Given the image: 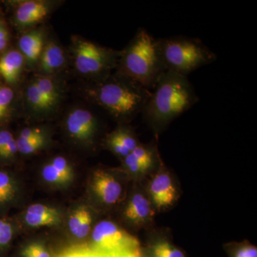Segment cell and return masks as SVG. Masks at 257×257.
<instances>
[{"label": "cell", "instance_id": "1", "mask_svg": "<svg viewBox=\"0 0 257 257\" xmlns=\"http://www.w3.org/2000/svg\"><path fill=\"white\" fill-rule=\"evenodd\" d=\"M198 101L197 93L187 77L167 71L151 92L142 114L157 137Z\"/></svg>", "mask_w": 257, "mask_h": 257}, {"label": "cell", "instance_id": "2", "mask_svg": "<svg viewBox=\"0 0 257 257\" xmlns=\"http://www.w3.org/2000/svg\"><path fill=\"white\" fill-rule=\"evenodd\" d=\"M120 74L153 90L166 69L161 58L157 40L146 30L140 29L121 55Z\"/></svg>", "mask_w": 257, "mask_h": 257}, {"label": "cell", "instance_id": "3", "mask_svg": "<svg viewBox=\"0 0 257 257\" xmlns=\"http://www.w3.org/2000/svg\"><path fill=\"white\" fill-rule=\"evenodd\" d=\"M122 76V79L101 82L92 94L96 101L116 119L128 120L143 112L152 91Z\"/></svg>", "mask_w": 257, "mask_h": 257}, {"label": "cell", "instance_id": "4", "mask_svg": "<svg viewBox=\"0 0 257 257\" xmlns=\"http://www.w3.org/2000/svg\"><path fill=\"white\" fill-rule=\"evenodd\" d=\"M157 40L166 71L185 77L196 69L215 62L217 58L199 39L176 36Z\"/></svg>", "mask_w": 257, "mask_h": 257}, {"label": "cell", "instance_id": "5", "mask_svg": "<svg viewBox=\"0 0 257 257\" xmlns=\"http://www.w3.org/2000/svg\"><path fill=\"white\" fill-rule=\"evenodd\" d=\"M91 246L100 252L114 254L141 250L140 241L113 221L103 220L94 226Z\"/></svg>", "mask_w": 257, "mask_h": 257}, {"label": "cell", "instance_id": "6", "mask_svg": "<svg viewBox=\"0 0 257 257\" xmlns=\"http://www.w3.org/2000/svg\"><path fill=\"white\" fill-rule=\"evenodd\" d=\"M150 175L145 189L155 211L170 209L179 198L178 189L172 174L161 160L160 165Z\"/></svg>", "mask_w": 257, "mask_h": 257}, {"label": "cell", "instance_id": "7", "mask_svg": "<svg viewBox=\"0 0 257 257\" xmlns=\"http://www.w3.org/2000/svg\"><path fill=\"white\" fill-rule=\"evenodd\" d=\"M115 54L89 41L79 42L75 49V65L83 74H105L114 65Z\"/></svg>", "mask_w": 257, "mask_h": 257}, {"label": "cell", "instance_id": "8", "mask_svg": "<svg viewBox=\"0 0 257 257\" xmlns=\"http://www.w3.org/2000/svg\"><path fill=\"white\" fill-rule=\"evenodd\" d=\"M155 214L156 211L145 188L134 191L123 211L124 220L137 229L152 226Z\"/></svg>", "mask_w": 257, "mask_h": 257}, {"label": "cell", "instance_id": "9", "mask_svg": "<svg viewBox=\"0 0 257 257\" xmlns=\"http://www.w3.org/2000/svg\"><path fill=\"white\" fill-rule=\"evenodd\" d=\"M91 189L96 199L106 207L119 204L124 194V189L118 179L102 169H98L93 173Z\"/></svg>", "mask_w": 257, "mask_h": 257}, {"label": "cell", "instance_id": "10", "mask_svg": "<svg viewBox=\"0 0 257 257\" xmlns=\"http://www.w3.org/2000/svg\"><path fill=\"white\" fill-rule=\"evenodd\" d=\"M66 125L70 136L83 143L92 141L97 130L95 116L89 110L84 109L71 111L67 116Z\"/></svg>", "mask_w": 257, "mask_h": 257}, {"label": "cell", "instance_id": "11", "mask_svg": "<svg viewBox=\"0 0 257 257\" xmlns=\"http://www.w3.org/2000/svg\"><path fill=\"white\" fill-rule=\"evenodd\" d=\"M142 257H187L185 252L175 245L169 235L162 231H153L149 235Z\"/></svg>", "mask_w": 257, "mask_h": 257}, {"label": "cell", "instance_id": "12", "mask_svg": "<svg viewBox=\"0 0 257 257\" xmlns=\"http://www.w3.org/2000/svg\"><path fill=\"white\" fill-rule=\"evenodd\" d=\"M48 12V5L44 2L25 1L17 8L15 18L20 25L28 26L43 20Z\"/></svg>", "mask_w": 257, "mask_h": 257}, {"label": "cell", "instance_id": "13", "mask_svg": "<svg viewBox=\"0 0 257 257\" xmlns=\"http://www.w3.org/2000/svg\"><path fill=\"white\" fill-rule=\"evenodd\" d=\"M24 57L21 52L12 50L0 59V75L9 84H15L21 73Z\"/></svg>", "mask_w": 257, "mask_h": 257}, {"label": "cell", "instance_id": "14", "mask_svg": "<svg viewBox=\"0 0 257 257\" xmlns=\"http://www.w3.org/2000/svg\"><path fill=\"white\" fill-rule=\"evenodd\" d=\"M43 35L40 31H32L25 34L19 41L22 55L30 62L40 58L43 51Z\"/></svg>", "mask_w": 257, "mask_h": 257}, {"label": "cell", "instance_id": "15", "mask_svg": "<svg viewBox=\"0 0 257 257\" xmlns=\"http://www.w3.org/2000/svg\"><path fill=\"white\" fill-rule=\"evenodd\" d=\"M40 59V67L47 74L60 69L65 61L63 51L52 42L44 47Z\"/></svg>", "mask_w": 257, "mask_h": 257}, {"label": "cell", "instance_id": "16", "mask_svg": "<svg viewBox=\"0 0 257 257\" xmlns=\"http://www.w3.org/2000/svg\"><path fill=\"white\" fill-rule=\"evenodd\" d=\"M125 170L130 174L137 178H141L144 176L150 175L160 165H153L138 160L131 153L123 159Z\"/></svg>", "mask_w": 257, "mask_h": 257}, {"label": "cell", "instance_id": "17", "mask_svg": "<svg viewBox=\"0 0 257 257\" xmlns=\"http://www.w3.org/2000/svg\"><path fill=\"white\" fill-rule=\"evenodd\" d=\"M107 137L122 145L130 152H133L140 144L135 133L126 126H120Z\"/></svg>", "mask_w": 257, "mask_h": 257}, {"label": "cell", "instance_id": "18", "mask_svg": "<svg viewBox=\"0 0 257 257\" xmlns=\"http://www.w3.org/2000/svg\"><path fill=\"white\" fill-rule=\"evenodd\" d=\"M25 222L31 227L55 226L60 224L62 221L61 213L54 214H29L26 213L25 216Z\"/></svg>", "mask_w": 257, "mask_h": 257}, {"label": "cell", "instance_id": "19", "mask_svg": "<svg viewBox=\"0 0 257 257\" xmlns=\"http://www.w3.org/2000/svg\"><path fill=\"white\" fill-rule=\"evenodd\" d=\"M16 194L17 186L15 181L9 174L0 171V206L13 201Z\"/></svg>", "mask_w": 257, "mask_h": 257}, {"label": "cell", "instance_id": "20", "mask_svg": "<svg viewBox=\"0 0 257 257\" xmlns=\"http://www.w3.org/2000/svg\"><path fill=\"white\" fill-rule=\"evenodd\" d=\"M224 249L229 257H257V248L246 241L226 243Z\"/></svg>", "mask_w": 257, "mask_h": 257}, {"label": "cell", "instance_id": "21", "mask_svg": "<svg viewBox=\"0 0 257 257\" xmlns=\"http://www.w3.org/2000/svg\"><path fill=\"white\" fill-rule=\"evenodd\" d=\"M27 98L30 105L35 110L46 111L52 108L35 83L29 86L27 90Z\"/></svg>", "mask_w": 257, "mask_h": 257}, {"label": "cell", "instance_id": "22", "mask_svg": "<svg viewBox=\"0 0 257 257\" xmlns=\"http://www.w3.org/2000/svg\"><path fill=\"white\" fill-rule=\"evenodd\" d=\"M34 83L36 84L42 95L47 99L52 107L55 105L58 98V93L53 81L47 77H40Z\"/></svg>", "mask_w": 257, "mask_h": 257}, {"label": "cell", "instance_id": "23", "mask_svg": "<svg viewBox=\"0 0 257 257\" xmlns=\"http://www.w3.org/2000/svg\"><path fill=\"white\" fill-rule=\"evenodd\" d=\"M111 254L96 251L91 246H79L71 248L60 257H110Z\"/></svg>", "mask_w": 257, "mask_h": 257}, {"label": "cell", "instance_id": "24", "mask_svg": "<svg viewBox=\"0 0 257 257\" xmlns=\"http://www.w3.org/2000/svg\"><path fill=\"white\" fill-rule=\"evenodd\" d=\"M18 151L23 155H30L40 150L45 144V137L32 139V140H23L18 138L16 140Z\"/></svg>", "mask_w": 257, "mask_h": 257}, {"label": "cell", "instance_id": "25", "mask_svg": "<svg viewBox=\"0 0 257 257\" xmlns=\"http://www.w3.org/2000/svg\"><path fill=\"white\" fill-rule=\"evenodd\" d=\"M42 175V177L47 183L55 184V185H65L68 184L66 179L51 163L47 164L43 167Z\"/></svg>", "mask_w": 257, "mask_h": 257}, {"label": "cell", "instance_id": "26", "mask_svg": "<svg viewBox=\"0 0 257 257\" xmlns=\"http://www.w3.org/2000/svg\"><path fill=\"white\" fill-rule=\"evenodd\" d=\"M14 93L8 87H0V122L8 116Z\"/></svg>", "mask_w": 257, "mask_h": 257}, {"label": "cell", "instance_id": "27", "mask_svg": "<svg viewBox=\"0 0 257 257\" xmlns=\"http://www.w3.org/2000/svg\"><path fill=\"white\" fill-rule=\"evenodd\" d=\"M68 183L73 179V170L63 157H57L50 162Z\"/></svg>", "mask_w": 257, "mask_h": 257}, {"label": "cell", "instance_id": "28", "mask_svg": "<svg viewBox=\"0 0 257 257\" xmlns=\"http://www.w3.org/2000/svg\"><path fill=\"white\" fill-rule=\"evenodd\" d=\"M23 257H50L46 248L40 243H32L22 251Z\"/></svg>", "mask_w": 257, "mask_h": 257}, {"label": "cell", "instance_id": "29", "mask_svg": "<svg viewBox=\"0 0 257 257\" xmlns=\"http://www.w3.org/2000/svg\"><path fill=\"white\" fill-rule=\"evenodd\" d=\"M92 218L90 211L85 207L81 221L80 226H79L78 231L76 234V237L78 239H82L85 237L89 234L91 229V224H92Z\"/></svg>", "mask_w": 257, "mask_h": 257}, {"label": "cell", "instance_id": "30", "mask_svg": "<svg viewBox=\"0 0 257 257\" xmlns=\"http://www.w3.org/2000/svg\"><path fill=\"white\" fill-rule=\"evenodd\" d=\"M13 229L11 224L0 219V247L7 246L13 238Z\"/></svg>", "mask_w": 257, "mask_h": 257}, {"label": "cell", "instance_id": "31", "mask_svg": "<svg viewBox=\"0 0 257 257\" xmlns=\"http://www.w3.org/2000/svg\"><path fill=\"white\" fill-rule=\"evenodd\" d=\"M84 209H85L84 207L78 208L72 213L70 217H69L68 221L69 229L74 236H76L77 231H78Z\"/></svg>", "mask_w": 257, "mask_h": 257}, {"label": "cell", "instance_id": "32", "mask_svg": "<svg viewBox=\"0 0 257 257\" xmlns=\"http://www.w3.org/2000/svg\"><path fill=\"white\" fill-rule=\"evenodd\" d=\"M44 137L43 132L39 128H24L20 133L19 138L23 140H32Z\"/></svg>", "mask_w": 257, "mask_h": 257}, {"label": "cell", "instance_id": "33", "mask_svg": "<svg viewBox=\"0 0 257 257\" xmlns=\"http://www.w3.org/2000/svg\"><path fill=\"white\" fill-rule=\"evenodd\" d=\"M18 145H17L16 140L14 138L10 140L9 143L5 147L4 150L0 153V157L2 158L8 159L14 157L15 154L18 152Z\"/></svg>", "mask_w": 257, "mask_h": 257}, {"label": "cell", "instance_id": "34", "mask_svg": "<svg viewBox=\"0 0 257 257\" xmlns=\"http://www.w3.org/2000/svg\"><path fill=\"white\" fill-rule=\"evenodd\" d=\"M8 42H9V33L4 23L0 20V52L6 48Z\"/></svg>", "mask_w": 257, "mask_h": 257}, {"label": "cell", "instance_id": "35", "mask_svg": "<svg viewBox=\"0 0 257 257\" xmlns=\"http://www.w3.org/2000/svg\"><path fill=\"white\" fill-rule=\"evenodd\" d=\"M13 138V135L10 132L5 130L0 132V153Z\"/></svg>", "mask_w": 257, "mask_h": 257}, {"label": "cell", "instance_id": "36", "mask_svg": "<svg viewBox=\"0 0 257 257\" xmlns=\"http://www.w3.org/2000/svg\"><path fill=\"white\" fill-rule=\"evenodd\" d=\"M110 257H142V248L137 251H130V252H123L111 254Z\"/></svg>", "mask_w": 257, "mask_h": 257}]
</instances>
